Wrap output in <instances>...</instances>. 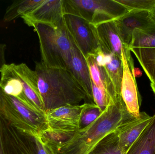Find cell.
Here are the masks:
<instances>
[{"label": "cell", "mask_w": 155, "mask_h": 154, "mask_svg": "<svg viewBox=\"0 0 155 154\" xmlns=\"http://www.w3.org/2000/svg\"><path fill=\"white\" fill-rule=\"evenodd\" d=\"M134 118L127 111L121 95H117L96 120L53 147L58 154H90L124 122Z\"/></svg>", "instance_id": "1"}, {"label": "cell", "mask_w": 155, "mask_h": 154, "mask_svg": "<svg viewBox=\"0 0 155 154\" xmlns=\"http://www.w3.org/2000/svg\"><path fill=\"white\" fill-rule=\"evenodd\" d=\"M38 88L46 111L67 105H78L83 100L92 102L70 71L47 68L35 62Z\"/></svg>", "instance_id": "2"}, {"label": "cell", "mask_w": 155, "mask_h": 154, "mask_svg": "<svg viewBox=\"0 0 155 154\" xmlns=\"http://www.w3.org/2000/svg\"><path fill=\"white\" fill-rule=\"evenodd\" d=\"M32 27L39 38L41 62L47 68L70 71L72 42L64 17L56 25L37 23Z\"/></svg>", "instance_id": "3"}, {"label": "cell", "mask_w": 155, "mask_h": 154, "mask_svg": "<svg viewBox=\"0 0 155 154\" xmlns=\"http://www.w3.org/2000/svg\"><path fill=\"white\" fill-rule=\"evenodd\" d=\"M0 113L13 127L33 138L47 128L46 112L31 102L6 95L0 87Z\"/></svg>", "instance_id": "4"}, {"label": "cell", "mask_w": 155, "mask_h": 154, "mask_svg": "<svg viewBox=\"0 0 155 154\" xmlns=\"http://www.w3.org/2000/svg\"><path fill=\"white\" fill-rule=\"evenodd\" d=\"M64 13L80 17L95 26L115 20L129 12L116 0H63Z\"/></svg>", "instance_id": "5"}, {"label": "cell", "mask_w": 155, "mask_h": 154, "mask_svg": "<svg viewBox=\"0 0 155 154\" xmlns=\"http://www.w3.org/2000/svg\"><path fill=\"white\" fill-rule=\"evenodd\" d=\"M86 103L65 105L46 111L47 128L43 132L62 140L71 137L80 128V118Z\"/></svg>", "instance_id": "6"}, {"label": "cell", "mask_w": 155, "mask_h": 154, "mask_svg": "<svg viewBox=\"0 0 155 154\" xmlns=\"http://www.w3.org/2000/svg\"><path fill=\"white\" fill-rule=\"evenodd\" d=\"M64 20L70 38L86 59L100 48L96 28L80 17L64 14Z\"/></svg>", "instance_id": "7"}, {"label": "cell", "mask_w": 155, "mask_h": 154, "mask_svg": "<svg viewBox=\"0 0 155 154\" xmlns=\"http://www.w3.org/2000/svg\"><path fill=\"white\" fill-rule=\"evenodd\" d=\"M123 75L121 84V96L129 114L134 118L140 115L141 97L137 89L135 77L132 72L125 53L124 48L121 55Z\"/></svg>", "instance_id": "8"}, {"label": "cell", "mask_w": 155, "mask_h": 154, "mask_svg": "<svg viewBox=\"0 0 155 154\" xmlns=\"http://www.w3.org/2000/svg\"><path fill=\"white\" fill-rule=\"evenodd\" d=\"M152 19L149 12L134 11L114 21L124 49L128 50L134 31L145 27Z\"/></svg>", "instance_id": "9"}, {"label": "cell", "mask_w": 155, "mask_h": 154, "mask_svg": "<svg viewBox=\"0 0 155 154\" xmlns=\"http://www.w3.org/2000/svg\"><path fill=\"white\" fill-rule=\"evenodd\" d=\"M64 16L63 0H45L34 11L21 18L28 26L32 27L37 23L56 25Z\"/></svg>", "instance_id": "10"}, {"label": "cell", "mask_w": 155, "mask_h": 154, "mask_svg": "<svg viewBox=\"0 0 155 154\" xmlns=\"http://www.w3.org/2000/svg\"><path fill=\"white\" fill-rule=\"evenodd\" d=\"M153 116L146 112H140L137 118H134L124 122L116 131L119 145L127 152L132 145L139 137L151 122Z\"/></svg>", "instance_id": "11"}, {"label": "cell", "mask_w": 155, "mask_h": 154, "mask_svg": "<svg viewBox=\"0 0 155 154\" xmlns=\"http://www.w3.org/2000/svg\"><path fill=\"white\" fill-rule=\"evenodd\" d=\"M14 68L21 82L24 93L27 99L37 108L46 112L38 88V78L35 71L31 70L25 63L15 64Z\"/></svg>", "instance_id": "12"}, {"label": "cell", "mask_w": 155, "mask_h": 154, "mask_svg": "<svg viewBox=\"0 0 155 154\" xmlns=\"http://www.w3.org/2000/svg\"><path fill=\"white\" fill-rule=\"evenodd\" d=\"M100 48L104 53L121 58L124 44L119 37L114 21L96 26Z\"/></svg>", "instance_id": "13"}, {"label": "cell", "mask_w": 155, "mask_h": 154, "mask_svg": "<svg viewBox=\"0 0 155 154\" xmlns=\"http://www.w3.org/2000/svg\"><path fill=\"white\" fill-rule=\"evenodd\" d=\"M71 41L72 42L71 50V59L70 71L86 92L90 99L94 101L91 77L86 60L71 40Z\"/></svg>", "instance_id": "14"}, {"label": "cell", "mask_w": 155, "mask_h": 154, "mask_svg": "<svg viewBox=\"0 0 155 154\" xmlns=\"http://www.w3.org/2000/svg\"><path fill=\"white\" fill-rule=\"evenodd\" d=\"M14 66V63L6 64L1 71L0 87L8 96L24 102H31L25 95L22 85L15 70Z\"/></svg>", "instance_id": "15"}, {"label": "cell", "mask_w": 155, "mask_h": 154, "mask_svg": "<svg viewBox=\"0 0 155 154\" xmlns=\"http://www.w3.org/2000/svg\"><path fill=\"white\" fill-rule=\"evenodd\" d=\"M126 154H155V115Z\"/></svg>", "instance_id": "16"}, {"label": "cell", "mask_w": 155, "mask_h": 154, "mask_svg": "<svg viewBox=\"0 0 155 154\" xmlns=\"http://www.w3.org/2000/svg\"><path fill=\"white\" fill-rule=\"evenodd\" d=\"M89 69L92 82L99 88L104 90L111 97L117 95L114 86L104 67L98 65L94 55H90L86 59Z\"/></svg>", "instance_id": "17"}, {"label": "cell", "mask_w": 155, "mask_h": 154, "mask_svg": "<svg viewBox=\"0 0 155 154\" xmlns=\"http://www.w3.org/2000/svg\"><path fill=\"white\" fill-rule=\"evenodd\" d=\"M102 66L104 67L112 82L116 93L121 95L123 75V66L121 58L115 54L105 53L104 63Z\"/></svg>", "instance_id": "18"}, {"label": "cell", "mask_w": 155, "mask_h": 154, "mask_svg": "<svg viewBox=\"0 0 155 154\" xmlns=\"http://www.w3.org/2000/svg\"><path fill=\"white\" fill-rule=\"evenodd\" d=\"M138 48H155V20L153 19L145 27L134 31L128 50Z\"/></svg>", "instance_id": "19"}, {"label": "cell", "mask_w": 155, "mask_h": 154, "mask_svg": "<svg viewBox=\"0 0 155 154\" xmlns=\"http://www.w3.org/2000/svg\"><path fill=\"white\" fill-rule=\"evenodd\" d=\"M130 50L134 54L151 83H155V48H133Z\"/></svg>", "instance_id": "20"}, {"label": "cell", "mask_w": 155, "mask_h": 154, "mask_svg": "<svg viewBox=\"0 0 155 154\" xmlns=\"http://www.w3.org/2000/svg\"><path fill=\"white\" fill-rule=\"evenodd\" d=\"M45 0L15 1L7 8L4 17V21L10 22L29 14L44 2Z\"/></svg>", "instance_id": "21"}, {"label": "cell", "mask_w": 155, "mask_h": 154, "mask_svg": "<svg viewBox=\"0 0 155 154\" xmlns=\"http://www.w3.org/2000/svg\"><path fill=\"white\" fill-rule=\"evenodd\" d=\"M120 146L116 132L106 137L90 154H126Z\"/></svg>", "instance_id": "22"}, {"label": "cell", "mask_w": 155, "mask_h": 154, "mask_svg": "<svg viewBox=\"0 0 155 154\" xmlns=\"http://www.w3.org/2000/svg\"><path fill=\"white\" fill-rule=\"evenodd\" d=\"M102 112L94 103H87L81 114L79 129L92 124L100 116Z\"/></svg>", "instance_id": "23"}, {"label": "cell", "mask_w": 155, "mask_h": 154, "mask_svg": "<svg viewBox=\"0 0 155 154\" xmlns=\"http://www.w3.org/2000/svg\"><path fill=\"white\" fill-rule=\"evenodd\" d=\"M125 7L129 11H145L150 12L155 6V0H116Z\"/></svg>", "instance_id": "24"}, {"label": "cell", "mask_w": 155, "mask_h": 154, "mask_svg": "<svg viewBox=\"0 0 155 154\" xmlns=\"http://www.w3.org/2000/svg\"><path fill=\"white\" fill-rule=\"evenodd\" d=\"M92 83V95L94 103L100 108L102 112L106 109L107 106L113 101L114 97L112 98L106 91L97 87L91 80Z\"/></svg>", "instance_id": "25"}, {"label": "cell", "mask_w": 155, "mask_h": 154, "mask_svg": "<svg viewBox=\"0 0 155 154\" xmlns=\"http://www.w3.org/2000/svg\"><path fill=\"white\" fill-rule=\"evenodd\" d=\"M33 138L35 144L36 154H58L56 150L43 138L41 133Z\"/></svg>", "instance_id": "26"}, {"label": "cell", "mask_w": 155, "mask_h": 154, "mask_svg": "<svg viewBox=\"0 0 155 154\" xmlns=\"http://www.w3.org/2000/svg\"><path fill=\"white\" fill-rule=\"evenodd\" d=\"M6 49V45L0 43V72L6 65L5 53Z\"/></svg>", "instance_id": "27"}, {"label": "cell", "mask_w": 155, "mask_h": 154, "mask_svg": "<svg viewBox=\"0 0 155 154\" xmlns=\"http://www.w3.org/2000/svg\"><path fill=\"white\" fill-rule=\"evenodd\" d=\"M150 13L152 19L155 20V6L153 10L150 12Z\"/></svg>", "instance_id": "28"}, {"label": "cell", "mask_w": 155, "mask_h": 154, "mask_svg": "<svg viewBox=\"0 0 155 154\" xmlns=\"http://www.w3.org/2000/svg\"><path fill=\"white\" fill-rule=\"evenodd\" d=\"M150 86H151V88L155 95V83H151Z\"/></svg>", "instance_id": "29"}]
</instances>
